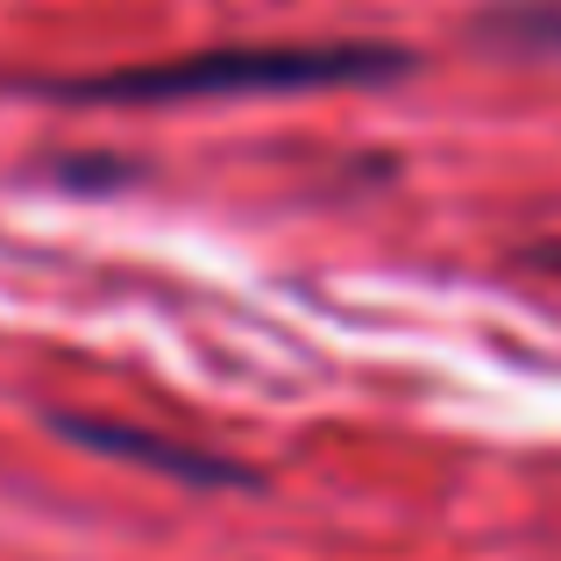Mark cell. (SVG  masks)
I'll use <instances>...</instances> for the list:
<instances>
[{
	"instance_id": "2",
	"label": "cell",
	"mask_w": 561,
	"mask_h": 561,
	"mask_svg": "<svg viewBox=\"0 0 561 561\" xmlns=\"http://www.w3.org/2000/svg\"><path fill=\"white\" fill-rule=\"evenodd\" d=\"M57 434L79 440L93 455H114V462H142V469H164L179 483H256L234 455H206V448H185V440H164V434H142V426H114V420H85V412H57Z\"/></svg>"
},
{
	"instance_id": "3",
	"label": "cell",
	"mask_w": 561,
	"mask_h": 561,
	"mask_svg": "<svg viewBox=\"0 0 561 561\" xmlns=\"http://www.w3.org/2000/svg\"><path fill=\"white\" fill-rule=\"evenodd\" d=\"M512 28H540V36L561 43V14H512Z\"/></svg>"
},
{
	"instance_id": "1",
	"label": "cell",
	"mask_w": 561,
	"mask_h": 561,
	"mask_svg": "<svg viewBox=\"0 0 561 561\" xmlns=\"http://www.w3.org/2000/svg\"><path fill=\"white\" fill-rule=\"evenodd\" d=\"M412 71V50L398 43H234V50H192L150 57L100 79H57V100H114V107H150V100H214V93H313V85H370Z\"/></svg>"
}]
</instances>
